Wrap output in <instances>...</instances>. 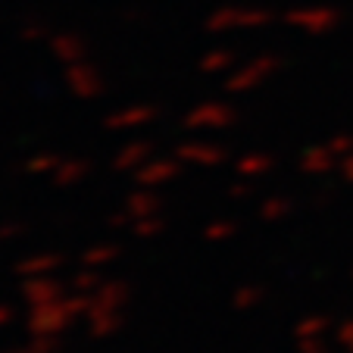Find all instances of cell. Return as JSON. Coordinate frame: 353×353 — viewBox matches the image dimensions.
<instances>
[{"mask_svg": "<svg viewBox=\"0 0 353 353\" xmlns=\"http://www.w3.org/2000/svg\"><path fill=\"white\" fill-rule=\"evenodd\" d=\"M185 157H191V160H207V163H216L222 154L216 150V147H185Z\"/></svg>", "mask_w": 353, "mask_h": 353, "instance_id": "6da1fadb", "label": "cell"}, {"mask_svg": "<svg viewBox=\"0 0 353 353\" xmlns=\"http://www.w3.org/2000/svg\"><path fill=\"white\" fill-rule=\"evenodd\" d=\"M166 172H175V166H166V163H157V166H154V169H147V172L141 169L138 179H141V181H160V179H166Z\"/></svg>", "mask_w": 353, "mask_h": 353, "instance_id": "7a4b0ae2", "label": "cell"}, {"mask_svg": "<svg viewBox=\"0 0 353 353\" xmlns=\"http://www.w3.org/2000/svg\"><path fill=\"white\" fill-rule=\"evenodd\" d=\"M150 116H154V110H134V113H128V116H116L113 125H119V122H134V119H150Z\"/></svg>", "mask_w": 353, "mask_h": 353, "instance_id": "3957f363", "label": "cell"}, {"mask_svg": "<svg viewBox=\"0 0 353 353\" xmlns=\"http://www.w3.org/2000/svg\"><path fill=\"white\" fill-rule=\"evenodd\" d=\"M81 169H85L81 163H72V166H66V169H63V175H60V181H75L81 175Z\"/></svg>", "mask_w": 353, "mask_h": 353, "instance_id": "277c9868", "label": "cell"}, {"mask_svg": "<svg viewBox=\"0 0 353 353\" xmlns=\"http://www.w3.org/2000/svg\"><path fill=\"white\" fill-rule=\"evenodd\" d=\"M3 319H7V310H0V322H3Z\"/></svg>", "mask_w": 353, "mask_h": 353, "instance_id": "5b68a950", "label": "cell"}]
</instances>
